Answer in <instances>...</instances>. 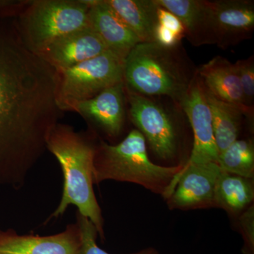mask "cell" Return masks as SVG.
I'll list each match as a JSON object with an SVG mask.
<instances>
[{
    "instance_id": "3",
    "label": "cell",
    "mask_w": 254,
    "mask_h": 254,
    "mask_svg": "<svg viewBox=\"0 0 254 254\" xmlns=\"http://www.w3.org/2000/svg\"><path fill=\"white\" fill-rule=\"evenodd\" d=\"M196 74L182 43L166 47L155 42L140 43L125 60L124 83L136 94L168 98L179 104Z\"/></svg>"
},
{
    "instance_id": "16",
    "label": "cell",
    "mask_w": 254,
    "mask_h": 254,
    "mask_svg": "<svg viewBox=\"0 0 254 254\" xmlns=\"http://www.w3.org/2000/svg\"><path fill=\"white\" fill-rule=\"evenodd\" d=\"M197 74L205 89L218 100L246 106L236 68L226 58L215 57L197 68Z\"/></svg>"
},
{
    "instance_id": "12",
    "label": "cell",
    "mask_w": 254,
    "mask_h": 254,
    "mask_svg": "<svg viewBox=\"0 0 254 254\" xmlns=\"http://www.w3.org/2000/svg\"><path fill=\"white\" fill-rule=\"evenodd\" d=\"M126 91L124 81L102 91L89 100L80 102L73 111L110 138L121 134L126 118Z\"/></svg>"
},
{
    "instance_id": "6",
    "label": "cell",
    "mask_w": 254,
    "mask_h": 254,
    "mask_svg": "<svg viewBox=\"0 0 254 254\" xmlns=\"http://www.w3.org/2000/svg\"><path fill=\"white\" fill-rule=\"evenodd\" d=\"M125 60L107 50L72 67L56 71L57 103L60 111L72 112L75 105L124 81Z\"/></svg>"
},
{
    "instance_id": "2",
    "label": "cell",
    "mask_w": 254,
    "mask_h": 254,
    "mask_svg": "<svg viewBox=\"0 0 254 254\" xmlns=\"http://www.w3.org/2000/svg\"><path fill=\"white\" fill-rule=\"evenodd\" d=\"M96 143L89 135L58 123L47 141V150L59 162L63 174L61 200L46 222L63 215L70 205L94 225L104 237V221L93 190V160Z\"/></svg>"
},
{
    "instance_id": "18",
    "label": "cell",
    "mask_w": 254,
    "mask_h": 254,
    "mask_svg": "<svg viewBox=\"0 0 254 254\" xmlns=\"http://www.w3.org/2000/svg\"><path fill=\"white\" fill-rule=\"evenodd\" d=\"M141 43L154 42L158 5L155 0H106Z\"/></svg>"
},
{
    "instance_id": "14",
    "label": "cell",
    "mask_w": 254,
    "mask_h": 254,
    "mask_svg": "<svg viewBox=\"0 0 254 254\" xmlns=\"http://www.w3.org/2000/svg\"><path fill=\"white\" fill-rule=\"evenodd\" d=\"M88 26L101 38L108 50L125 60L141 43L106 0H91Z\"/></svg>"
},
{
    "instance_id": "9",
    "label": "cell",
    "mask_w": 254,
    "mask_h": 254,
    "mask_svg": "<svg viewBox=\"0 0 254 254\" xmlns=\"http://www.w3.org/2000/svg\"><path fill=\"white\" fill-rule=\"evenodd\" d=\"M222 170L217 163L182 166L164 193L172 208H190L213 203Z\"/></svg>"
},
{
    "instance_id": "1",
    "label": "cell",
    "mask_w": 254,
    "mask_h": 254,
    "mask_svg": "<svg viewBox=\"0 0 254 254\" xmlns=\"http://www.w3.org/2000/svg\"><path fill=\"white\" fill-rule=\"evenodd\" d=\"M57 71L0 19V186L20 190L59 123Z\"/></svg>"
},
{
    "instance_id": "22",
    "label": "cell",
    "mask_w": 254,
    "mask_h": 254,
    "mask_svg": "<svg viewBox=\"0 0 254 254\" xmlns=\"http://www.w3.org/2000/svg\"><path fill=\"white\" fill-rule=\"evenodd\" d=\"M240 79L246 106L254 108V58L250 57L240 60L234 64Z\"/></svg>"
},
{
    "instance_id": "5",
    "label": "cell",
    "mask_w": 254,
    "mask_h": 254,
    "mask_svg": "<svg viewBox=\"0 0 254 254\" xmlns=\"http://www.w3.org/2000/svg\"><path fill=\"white\" fill-rule=\"evenodd\" d=\"M91 0H31L14 18L21 39L38 55L68 33L88 26Z\"/></svg>"
},
{
    "instance_id": "7",
    "label": "cell",
    "mask_w": 254,
    "mask_h": 254,
    "mask_svg": "<svg viewBox=\"0 0 254 254\" xmlns=\"http://www.w3.org/2000/svg\"><path fill=\"white\" fill-rule=\"evenodd\" d=\"M125 91L130 120L148 142L152 151L162 160L176 158L180 148L177 116L182 113L180 105L167 104L161 97L136 94L126 87Z\"/></svg>"
},
{
    "instance_id": "17",
    "label": "cell",
    "mask_w": 254,
    "mask_h": 254,
    "mask_svg": "<svg viewBox=\"0 0 254 254\" xmlns=\"http://www.w3.org/2000/svg\"><path fill=\"white\" fill-rule=\"evenodd\" d=\"M203 89L211 112L214 136L220 154L238 139L244 118L253 117L254 108L222 101L209 93L204 86Z\"/></svg>"
},
{
    "instance_id": "23",
    "label": "cell",
    "mask_w": 254,
    "mask_h": 254,
    "mask_svg": "<svg viewBox=\"0 0 254 254\" xmlns=\"http://www.w3.org/2000/svg\"><path fill=\"white\" fill-rule=\"evenodd\" d=\"M240 224L245 240L247 254H254V206L247 209L240 219Z\"/></svg>"
},
{
    "instance_id": "8",
    "label": "cell",
    "mask_w": 254,
    "mask_h": 254,
    "mask_svg": "<svg viewBox=\"0 0 254 254\" xmlns=\"http://www.w3.org/2000/svg\"><path fill=\"white\" fill-rule=\"evenodd\" d=\"M179 105L190 123L193 136V148L185 165L218 163L219 153L214 136L211 112L198 74Z\"/></svg>"
},
{
    "instance_id": "13",
    "label": "cell",
    "mask_w": 254,
    "mask_h": 254,
    "mask_svg": "<svg viewBox=\"0 0 254 254\" xmlns=\"http://www.w3.org/2000/svg\"><path fill=\"white\" fill-rule=\"evenodd\" d=\"M107 50L101 38L87 26L58 38L38 55L56 71H63Z\"/></svg>"
},
{
    "instance_id": "4",
    "label": "cell",
    "mask_w": 254,
    "mask_h": 254,
    "mask_svg": "<svg viewBox=\"0 0 254 254\" xmlns=\"http://www.w3.org/2000/svg\"><path fill=\"white\" fill-rule=\"evenodd\" d=\"M182 165L164 167L153 163L141 132L133 129L118 144L100 140L95 144L93 183L106 180L131 182L164 194Z\"/></svg>"
},
{
    "instance_id": "11",
    "label": "cell",
    "mask_w": 254,
    "mask_h": 254,
    "mask_svg": "<svg viewBox=\"0 0 254 254\" xmlns=\"http://www.w3.org/2000/svg\"><path fill=\"white\" fill-rule=\"evenodd\" d=\"M212 20L215 45L222 49L236 46L252 38L254 30V1H212Z\"/></svg>"
},
{
    "instance_id": "15",
    "label": "cell",
    "mask_w": 254,
    "mask_h": 254,
    "mask_svg": "<svg viewBox=\"0 0 254 254\" xmlns=\"http://www.w3.org/2000/svg\"><path fill=\"white\" fill-rule=\"evenodd\" d=\"M160 7L175 15L185 28L193 46L215 45L212 20V1L155 0Z\"/></svg>"
},
{
    "instance_id": "10",
    "label": "cell",
    "mask_w": 254,
    "mask_h": 254,
    "mask_svg": "<svg viewBox=\"0 0 254 254\" xmlns=\"http://www.w3.org/2000/svg\"><path fill=\"white\" fill-rule=\"evenodd\" d=\"M81 231L77 222L50 236L19 235L13 229H0V254H77Z\"/></svg>"
},
{
    "instance_id": "21",
    "label": "cell",
    "mask_w": 254,
    "mask_h": 254,
    "mask_svg": "<svg viewBox=\"0 0 254 254\" xmlns=\"http://www.w3.org/2000/svg\"><path fill=\"white\" fill-rule=\"evenodd\" d=\"M76 222L81 231V243L77 254H110L100 249L96 243L98 234L96 228L88 218L76 213ZM133 254H160L153 249H147Z\"/></svg>"
},
{
    "instance_id": "19",
    "label": "cell",
    "mask_w": 254,
    "mask_h": 254,
    "mask_svg": "<svg viewBox=\"0 0 254 254\" xmlns=\"http://www.w3.org/2000/svg\"><path fill=\"white\" fill-rule=\"evenodd\" d=\"M252 180L222 172L215 187L213 203L227 211H242L253 201Z\"/></svg>"
},
{
    "instance_id": "20",
    "label": "cell",
    "mask_w": 254,
    "mask_h": 254,
    "mask_svg": "<svg viewBox=\"0 0 254 254\" xmlns=\"http://www.w3.org/2000/svg\"><path fill=\"white\" fill-rule=\"evenodd\" d=\"M218 164L222 172L253 180V140L251 138H238L219 154Z\"/></svg>"
}]
</instances>
